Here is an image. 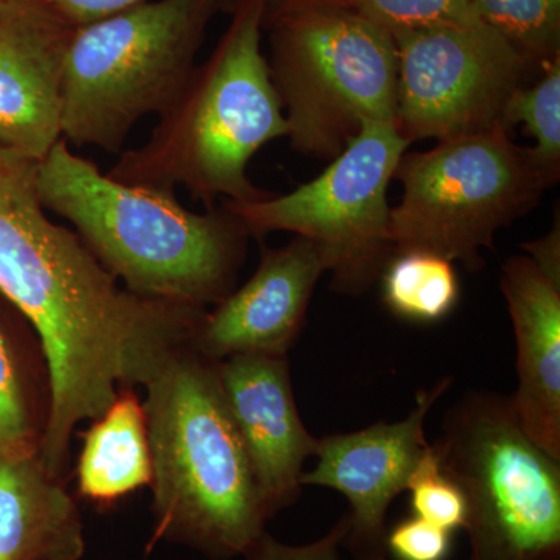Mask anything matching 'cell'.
<instances>
[{
  "label": "cell",
  "mask_w": 560,
  "mask_h": 560,
  "mask_svg": "<svg viewBox=\"0 0 560 560\" xmlns=\"http://www.w3.org/2000/svg\"><path fill=\"white\" fill-rule=\"evenodd\" d=\"M433 445L469 504L470 560H560V460L523 430L511 397L466 394Z\"/></svg>",
  "instance_id": "obj_8"
},
{
  "label": "cell",
  "mask_w": 560,
  "mask_h": 560,
  "mask_svg": "<svg viewBox=\"0 0 560 560\" xmlns=\"http://www.w3.org/2000/svg\"><path fill=\"white\" fill-rule=\"evenodd\" d=\"M270 75L291 149L331 161L368 121L396 120L393 35L337 0L280 7Z\"/></svg>",
  "instance_id": "obj_6"
},
{
  "label": "cell",
  "mask_w": 560,
  "mask_h": 560,
  "mask_svg": "<svg viewBox=\"0 0 560 560\" xmlns=\"http://www.w3.org/2000/svg\"><path fill=\"white\" fill-rule=\"evenodd\" d=\"M451 385L452 378L445 377L420 390L415 408L399 422H377L318 440V460L302 474L301 485L338 490L349 500L345 541L357 560H386V512L407 490L412 470L429 447L427 416Z\"/></svg>",
  "instance_id": "obj_11"
},
{
  "label": "cell",
  "mask_w": 560,
  "mask_h": 560,
  "mask_svg": "<svg viewBox=\"0 0 560 560\" xmlns=\"http://www.w3.org/2000/svg\"><path fill=\"white\" fill-rule=\"evenodd\" d=\"M390 35L442 25L480 22L470 0H337ZM482 22V21H481Z\"/></svg>",
  "instance_id": "obj_23"
},
{
  "label": "cell",
  "mask_w": 560,
  "mask_h": 560,
  "mask_svg": "<svg viewBox=\"0 0 560 560\" xmlns=\"http://www.w3.org/2000/svg\"><path fill=\"white\" fill-rule=\"evenodd\" d=\"M58 16L69 22L72 27L92 24L142 5L149 0H44Z\"/></svg>",
  "instance_id": "obj_26"
},
{
  "label": "cell",
  "mask_w": 560,
  "mask_h": 560,
  "mask_svg": "<svg viewBox=\"0 0 560 560\" xmlns=\"http://www.w3.org/2000/svg\"><path fill=\"white\" fill-rule=\"evenodd\" d=\"M394 178L404 187L390 208L394 254L425 250L471 272L485 267L482 249L493 248L497 232L558 183L501 125L405 153Z\"/></svg>",
  "instance_id": "obj_7"
},
{
  "label": "cell",
  "mask_w": 560,
  "mask_h": 560,
  "mask_svg": "<svg viewBox=\"0 0 560 560\" xmlns=\"http://www.w3.org/2000/svg\"><path fill=\"white\" fill-rule=\"evenodd\" d=\"M410 145L396 124L368 121L318 178L291 194L223 206L250 237L283 231L315 243L334 290L359 296L381 280L394 256L388 186Z\"/></svg>",
  "instance_id": "obj_9"
},
{
  "label": "cell",
  "mask_w": 560,
  "mask_h": 560,
  "mask_svg": "<svg viewBox=\"0 0 560 560\" xmlns=\"http://www.w3.org/2000/svg\"><path fill=\"white\" fill-rule=\"evenodd\" d=\"M280 7L294 5V3H307V2H326V0H276Z\"/></svg>",
  "instance_id": "obj_28"
},
{
  "label": "cell",
  "mask_w": 560,
  "mask_h": 560,
  "mask_svg": "<svg viewBox=\"0 0 560 560\" xmlns=\"http://www.w3.org/2000/svg\"><path fill=\"white\" fill-rule=\"evenodd\" d=\"M11 2H28V0H11Z\"/></svg>",
  "instance_id": "obj_29"
},
{
  "label": "cell",
  "mask_w": 560,
  "mask_h": 560,
  "mask_svg": "<svg viewBox=\"0 0 560 560\" xmlns=\"http://www.w3.org/2000/svg\"><path fill=\"white\" fill-rule=\"evenodd\" d=\"M500 289L517 345L512 408L530 440L560 460V285L518 256L501 268Z\"/></svg>",
  "instance_id": "obj_15"
},
{
  "label": "cell",
  "mask_w": 560,
  "mask_h": 560,
  "mask_svg": "<svg viewBox=\"0 0 560 560\" xmlns=\"http://www.w3.org/2000/svg\"><path fill=\"white\" fill-rule=\"evenodd\" d=\"M75 501L38 455L0 458V560H80Z\"/></svg>",
  "instance_id": "obj_16"
},
{
  "label": "cell",
  "mask_w": 560,
  "mask_h": 560,
  "mask_svg": "<svg viewBox=\"0 0 560 560\" xmlns=\"http://www.w3.org/2000/svg\"><path fill=\"white\" fill-rule=\"evenodd\" d=\"M43 431L24 366L0 319V458L38 455Z\"/></svg>",
  "instance_id": "obj_21"
},
{
  "label": "cell",
  "mask_w": 560,
  "mask_h": 560,
  "mask_svg": "<svg viewBox=\"0 0 560 560\" xmlns=\"http://www.w3.org/2000/svg\"><path fill=\"white\" fill-rule=\"evenodd\" d=\"M36 191L132 294L206 311L234 291L250 235L226 206L191 212L175 191L110 178L62 139L36 162Z\"/></svg>",
  "instance_id": "obj_2"
},
{
  "label": "cell",
  "mask_w": 560,
  "mask_h": 560,
  "mask_svg": "<svg viewBox=\"0 0 560 560\" xmlns=\"http://www.w3.org/2000/svg\"><path fill=\"white\" fill-rule=\"evenodd\" d=\"M416 517L447 530L466 529L469 504L458 482L442 469L433 444L427 447L407 486Z\"/></svg>",
  "instance_id": "obj_22"
},
{
  "label": "cell",
  "mask_w": 560,
  "mask_h": 560,
  "mask_svg": "<svg viewBox=\"0 0 560 560\" xmlns=\"http://www.w3.org/2000/svg\"><path fill=\"white\" fill-rule=\"evenodd\" d=\"M267 0H241L234 21L209 60L195 66L150 139L121 151L106 175L175 191L184 187L213 208L268 197L248 178V164L267 143L289 136L285 114L261 51Z\"/></svg>",
  "instance_id": "obj_4"
},
{
  "label": "cell",
  "mask_w": 560,
  "mask_h": 560,
  "mask_svg": "<svg viewBox=\"0 0 560 560\" xmlns=\"http://www.w3.org/2000/svg\"><path fill=\"white\" fill-rule=\"evenodd\" d=\"M324 272L326 259L307 238L265 248L253 278L215 304V311L205 313L191 348L212 361L245 353L287 355Z\"/></svg>",
  "instance_id": "obj_14"
},
{
  "label": "cell",
  "mask_w": 560,
  "mask_h": 560,
  "mask_svg": "<svg viewBox=\"0 0 560 560\" xmlns=\"http://www.w3.org/2000/svg\"><path fill=\"white\" fill-rule=\"evenodd\" d=\"M451 530L412 515L386 534V551L396 560H447Z\"/></svg>",
  "instance_id": "obj_24"
},
{
  "label": "cell",
  "mask_w": 560,
  "mask_h": 560,
  "mask_svg": "<svg viewBox=\"0 0 560 560\" xmlns=\"http://www.w3.org/2000/svg\"><path fill=\"white\" fill-rule=\"evenodd\" d=\"M72 25L44 0H0V147L39 162L61 139Z\"/></svg>",
  "instance_id": "obj_12"
},
{
  "label": "cell",
  "mask_w": 560,
  "mask_h": 560,
  "mask_svg": "<svg viewBox=\"0 0 560 560\" xmlns=\"http://www.w3.org/2000/svg\"><path fill=\"white\" fill-rule=\"evenodd\" d=\"M0 293L38 334L50 408L38 456L58 477L77 423L97 420L121 385H145L189 346L205 308L145 300L119 285L36 191V162L0 147Z\"/></svg>",
  "instance_id": "obj_1"
},
{
  "label": "cell",
  "mask_w": 560,
  "mask_h": 560,
  "mask_svg": "<svg viewBox=\"0 0 560 560\" xmlns=\"http://www.w3.org/2000/svg\"><path fill=\"white\" fill-rule=\"evenodd\" d=\"M150 480L145 411L131 389H121L88 431L79 464L80 490L90 500L110 503Z\"/></svg>",
  "instance_id": "obj_17"
},
{
  "label": "cell",
  "mask_w": 560,
  "mask_h": 560,
  "mask_svg": "<svg viewBox=\"0 0 560 560\" xmlns=\"http://www.w3.org/2000/svg\"><path fill=\"white\" fill-rule=\"evenodd\" d=\"M383 302L412 323L447 318L459 301V278L451 260L425 250L394 254L382 276Z\"/></svg>",
  "instance_id": "obj_18"
},
{
  "label": "cell",
  "mask_w": 560,
  "mask_h": 560,
  "mask_svg": "<svg viewBox=\"0 0 560 560\" xmlns=\"http://www.w3.org/2000/svg\"><path fill=\"white\" fill-rule=\"evenodd\" d=\"M219 0H149L73 28L62 83L61 139L121 153L132 128L160 117L197 66Z\"/></svg>",
  "instance_id": "obj_5"
},
{
  "label": "cell",
  "mask_w": 560,
  "mask_h": 560,
  "mask_svg": "<svg viewBox=\"0 0 560 560\" xmlns=\"http://www.w3.org/2000/svg\"><path fill=\"white\" fill-rule=\"evenodd\" d=\"M217 370L265 510L272 517L301 495L305 459L318 447L298 412L289 357L245 353L217 361Z\"/></svg>",
  "instance_id": "obj_13"
},
{
  "label": "cell",
  "mask_w": 560,
  "mask_h": 560,
  "mask_svg": "<svg viewBox=\"0 0 560 560\" xmlns=\"http://www.w3.org/2000/svg\"><path fill=\"white\" fill-rule=\"evenodd\" d=\"M401 138L438 142L499 127L533 66L485 22L393 35ZM503 127V125H501Z\"/></svg>",
  "instance_id": "obj_10"
},
{
  "label": "cell",
  "mask_w": 560,
  "mask_h": 560,
  "mask_svg": "<svg viewBox=\"0 0 560 560\" xmlns=\"http://www.w3.org/2000/svg\"><path fill=\"white\" fill-rule=\"evenodd\" d=\"M544 75L533 86H518L512 92L501 117L511 131L522 124L536 140L530 149L534 158L552 178L560 175V57L548 62Z\"/></svg>",
  "instance_id": "obj_20"
},
{
  "label": "cell",
  "mask_w": 560,
  "mask_h": 560,
  "mask_svg": "<svg viewBox=\"0 0 560 560\" xmlns=\"http://www.w3.org/2000/svg\"><path fill=\"white\" fill-rule=\"evenodd\" d=\"M475 13L530 66L559 57L560 0H470Z\"/></svg>",
  "instance_id": "obj_19"
},
{
  "label": "cell",
  "mask_w": 560,
  "mask_h": 560,
  "mask_svg": "<svg viewBox=\"0 0 560 560\" xmlns=\"http://www.w3.org/2000/svg\"><path fill=\"white\" fill-rule=\"evenodd\" d=\"M349 533V514H346L323 539L304 547H289L265 533L246 555L248 560H340L338 548Z\"/></svg>",
  "instance_id": "obj_25"
},
{
  "label": "cell",
  "mask_w": 560,
  "mask_h": 560,
  "mask_svg": "<svg viewBox=\"0 0 560 560\" xmlns=\"http://www.w3.org/2000/svg\"><path fill=\"white\" fill-rule=\"evenodd\" d=\"M153 541L190 545L213 559L246 556L268 512L217 370L191 346L145 383Z\"/></svg>",
  "instance_id": "obj_3"
},
{
  "label": "cell",
  "mask_w": 560,
  "mask_h": 560,
  "mask_svg": "<svg viewBox=\"0 0 560 560\" xmlns=\"http://www.w3.org/2000/svg\"><path fill=\"white\" fill-rule=\"evenodd\" d=\"M219 2H221V0H219Z\"/></svg>",
  "instance_id": "obj_30"
},
{
  "label": "cell",
  "mask_w": 560,
  "mask_h": 560,
  "mask_svg": "<svg viewBox=\"0 0 560 560\" xmlns=\"http://www.w3.org/2000/svg\"><path fill=\"white\" fill-rule=\"evenodd\" d=\"M560 226L559 220L556 221L552 230L545 237L537 241L525 243L523 249L529 254L534 264L539 270L548 276L552 282L560 285Z\"/></svg>",
  "instance_id": "obj_27"
}]
</instances>
